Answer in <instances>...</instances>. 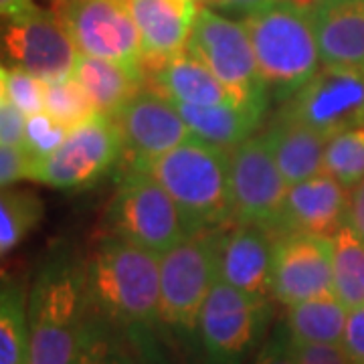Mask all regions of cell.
Here are the masks:
<instances>
[{"label":"cell","instance_id":"cell-1","mask_svg":"<svg viewBox=\"0 0 364 364\" xmlns=\"http://www.w3.org/2000/svg\"><path fill=\"white\" fill-rule=\"evenodd\" d=\"M90 306L87 265L73 253H53L28 289V364H71Z\"/></svg>","mask_w":364,"mask_h":364},{"label":"cell","instance_id":"cell-2","mask_svg":"<svg viewBox=\"0 0 364 364\" xmlns=\"http://www.w3.org/2000/svg\"><path fill=\"white\" fill-rule=\"evenodd\" d=\"M138 168L152 174L172 196L186 235L219 231L235 217L229 150L193 136Z\"/></svg>","mask_w":364,"mask_h":364},{"label":"cell","instance_id":"cell-3","mask_svg":"<svg viewBox=\"0 0 364 364\" xmlns=\"http://www.w3.org/2000/svg\"><path fill=\"white\" fill-rule=\"evenodd\" d=\"M269 95L287 102L322 67L310 4L301 0H265L243 16Z\"/></svg>","mask_w":364,"mask_h":364},{"label":"cell","instance_id":"cell-4","mask_svg":"<svg viewBox=\"0 0 364 364\" xmlns=\"http://www.w3.org/2000/svg\"><path fill=\"white\" fill-rule=\"evenodd\" d=\"M91 306L119 326L160 320V255L107 235L87 263Z\"/></svg>","mask_w":364,"mask_h":364},{"label":"cell","instance_id":"cell-5","mask_svg":"<svg viewBox=\"0 0 364 364\" xmlns=\"http://www.w3.org/2000/svg\"><path fill=\"white\" fill-rule=\"evenodd\" d=\"M105 219L114 237L156 255L166 253L186 237L172 196L152 174L138 166L122 176Z\"/></svg>","mask_w":364,"mask_h":364},{"label":"cell","instance_id":"cell-6","mask_svg":"<svg viewBox=\"0 0 364 364\" xmlns=\"http://www.w3.org/2000/svg\"><path fill=\"white\" fill-rule=\"evenodd\" d=\"M219 231L191 233L160 255V322L182 332L198 328V316L219 279Z\"/></svg>","mask_w":364,"mask_h":364},{"label":"cell","instance_id":"cell-7","mask_svg":"<svg viewBox=\"0 0 364 364\" xmlns=\"http://www.w3.org/2000/svg\"><path fill=\"white\" fill-rule=\"evenodd\" d=\"M186 51L251 104L267 107L269 91L261 77L255 49L243 23L200 6Z\"/></svg>","mask_w":364,"mask_h":364},{"label":"cell","instance_id":"cell-8","mask_svg":"<svg viewBox=\"0 0 364 364\" xmlns=\"http://www.w3.org/2000/svg\"><path fill=\"white\" fill-rule=\"evenodd\" d=\"M122 152L124 140L116 119L97 114L87 124L69 132L55 154L35 160L28 181L65 193L83 191L100 181Z\"/></svg>","mask_w":364,"mask_h":364},{"label":"cell","instance_id":"cell-9","mask_svg":"<svg viewBox=\"0 0 364 364\" xmlns=\"http://www.w3.org/2000/svg\"><path fill=\"white\" fill-rule=\"evenodd\" d=\"M272 314L269 299L215 282L198 316V330L210 364H237L261 338Z\"/></svg>","mask_w":364,"mask_h":364},{"label":"cell","instance_id":"cell-10","mask_svg":"<svg viewBox=\"0 0 364 364\" xmlns=\"http://www.w3.org/2000/svg\"><path fill=\"white\" fill-rule=\"evenodd\" d=\"M55 13L81 55L142 67L144 47L130 0H59Z\"/></svg>","mask_w":364,"mask_h":364},{"label":"cell","instance_id":"cell-11","mask_svg":"<svg viewBox=\"0 0 364 364\" xmlns=\"http://www.w3.org/2000/svg\"><path fill=\"white\" fill-rule=\"evenodd\" d=\"M282 114L326 138L364 126V67L322 65L308 85L287 100Z\"/></svg>","mask_w":364,"mask_h":364},{"label":"cell","instance_id":"cell-12","mask_svg":"<svg viewBox=\"0 0 364 364\" xmlns=\"http://www.w3.org/2000/svg\"><path fill=\"white\" fill-rule=\"evenodd\" d=\"M289 184L267 140L251 136L231 150V195L237 221L255 223L277 233Z\"/></svg>","mask_w":364,"mask_h":364},{"label":"cell","instance_id":"cell-13","mask_svg":"<svg viewBox=\"0 0 364 364\" xmlns=\"http://www.w3.org/2000/svg\"><path fill=\"white\" fill-rule=\"evenodd\" d=\"M2 51L11 65H18L43 81L71 77L79 51L55 11L35 9L4 21Z\"/></svg>","mask_w":364,"mask_h":364},{"label":"cell","instance_id":"cell-14","mask_svg":"<svg viewBox=\"0 0 364 364\" xmlns=\"http://www.w3.org/2000/svg\"><path fill=\"white\" fill-rule=\"evenodd\" d=\"M328 294H334L330 239L299 233L279 235L273 247V298L291 308Z\"/></svg>","mask_w":364,"mask_h":364},{"label":"cell","instance_id":"cell-15","mask_svg":"<svg viewBox=\"0 0 364 364\" xmlns=\"http://www.w3.org/2000/svg\"><path fill=\"white\" fill-rule=\"evenodd\" d=\"M132 166L150 162L193 138L176 105L156 90H142L116 117Z\"/></svg>","mask_w":364,"mask_h":364},{"label":"cell","instance_id":"cell-16","mask_svg":"<svg viewBox=\"0 0 364 364\" xmlns=\"http://www.w3.org/2000/svg\"><path fill=\"white\" fill-rule=\"evenodd\" d=\"M350 191L330 174L291 184L287 191L277 233H299L332 239L346 225Z\"/></svg>","mask_w":364,"mask_h":364},{"label":"cell","instance_id":"cell-17","mask_svg":"<svg viewBox=\"0 0 364 364\" xmlns=\"http://www.w3.org/2000/svg\"><path fill=\"white\" fill-rule=\"evenodd\" d=\"M272 231L255 223L237 221L219 233L217 257L219 279L253 296H272V265L275 239Z\"/></svg>","mask_w":364,"mask_h":364},{"label":"cell","instance_id":"cell-18","mask_svg":"<svg viewBox=\"0 0 364 364\" xmlns=\"http://www.w3.org/2000/svg\"><path fill=\"white\" fill-rule=\"evenodd\" d=\"M144 47V73L186 51L198 16V0H130Z\"/></svg>","mask_w":364,"mask_h":364},{"label":"cell","instance_id":"cell-19","mask_svg":"<svg viewBox=\"0 0 364 364\" xmlns=\"http://www.w3.org/2000/svg\"><path fill=\"white\" fill-rule=\"evenodd\" d=\"M322 65L364 67V0H312Z\"/></svg>","mask_w":364,"mask_h":364},{"label":"cell","instance_id":"cell-20","mask_svg":"<svg viewBox=\"0 0 364 364\" xmlns=\"http://www.w3.org/2000/svg\"><path fill=\"white\" fill-rule=\"evenodd\" d=\"M146 77L152 79L154 90L166 95L174 104L188 105H227L245 104L255 105L233 90H229L221 79L217 77L208 67L195 59L188 51L170 57L168 61L160 63L146 71ZM267 109V107H261Z\"/></svg>","mask_w":364,"mask_h":364},{"label":"cell","instance_id":"cell-21","mask_svg":"<svg viewBox=\"0 0 364 364\" xmlns=\"http://www.w3.org/2000/svg\"><path fill=\"white\" fill-rule=\"evenodd\" d=\"M263 138L289 186L324 172L328 138L304 122L279 114Z\"/></svg>","mask_w":364,"mask_h":364},{"label":"cell","instance_id":"cell-22","mask_svg":"<svg viewBox=\"0 0 364 364\" xmlns=\"http://www.w3.org/2000/svg\"><path fill=\"white\" fill-rule=\"evenodd\" d=\"M71 77L81 85L97 114L116 117L132 97L144 90L146 73L132 67L79 53Z\"/></svg>","mask_w":364,"mask_h":364},{"label":"cell","instance_id":"cell-23","mask_svg":"<svg viewBox=\"0 0 364 364\" xmlns=\"http://www.w3.org/2000/svg\"><path fill=\"white\" fill-rule=\"evenodd\" d=\"M174 105L195 138L229 152L253 136L265 114V109L245 104Z\"/></svg>","mask_w":364,"mask_h":364},{"label":"cell","instance_id":"cell-24","mask_svg":"<svg viewBox=\"0 0 364 364\" xmlns=\"http://www.w3.org/2000/svg\"><path fill=\"white\" fill-rule=\"evenodd\" d=\"M348 310L334 294L287 308L286 330L296 344H342Z\"/></svg>","mask_w":364,"mask_h":364},{"label":"cell","instance_id":"cell-25","mask_svg":"<svg viewBox=\"0 0 364 364\" xmlns=\"http://www.w3.org/2000/svg\"><path fill=\"white\" fill-rule=\"evenodd\" d=\"M334 296L350 312L364 306V241L344 225L330 239Z\"/></svg>","mask_w":364,"mask_h":364},{"label":"cell","instance_id":"cell-26","mask_svg":"<svg viewBox=\"0 0 364 364\" xmlns=\"http://www.w3.org/2000/svg\"><path fill=\"white\" fill-rule=\"evenodd\" d=\"M28 296L13 277H2L0 294V364H28Z\"/></svg>","mask_w":364,"mask_h":364},{"label":"cell","instance_id":"cell-27","mask_svg":"<svg viewBox=\"0 0 364 364\" xmlns=\"http://www.w3.org/2000/svg\"><path fill=\"white\" fill-rule=\"evenodd\" d=\"M43 217L39 196L28 191L4 188L0 196V253H11Z\"/></svg>","mask_w":364,"mask_h":364},{"label":"cell","instance_id":"cell-28","mask_svg":"<svg viewBox=\"0 0 364 364\" xmlns=\"http://www.w3.org/2000/svg\"><path fill=\"white\" fill-rule=\"evenodd\" d=\"M324 172L348 191L364 181V126L348 128L328 138Z\"/></svg>","mask_w":364,"mask_h":364},{"label":"cell","instance_id":"cell-29","mask_svg":"<svg viewBox=\"0 0 364 364\" xmlns=\"http://www.w3.org/2000/svg\"><path fill=\"white\" fill-rule=\"evenodd\" d=\"M45 112L55 117L67 130H75L97 116L85 91L73 77L47 81L45 85Z\"/></svg>","mask_w":364,"mask_h":364},{"label":"cell","instance_id":"cell-30","mask_svg":"<svg viewBox=\"0 0 364 364\" xmlns=\"http://www.w3.org/2000/svg\"><path fill=\"white\" fill-rule=\"evenodd\" d=\"M71 364H134L100 318H90Z\"/></svg>","mask_w":364,"mask_h":364},{"label":"cell","instance_id":"cell-31","mask_svg":"<svg viewBox=\"0 0 364 364\" xmlns=\"http://www.w3.org/2000/svg\"><path fill=\"white\" fill-rule=\"evenodd\" d=\"M47 81L35 77L18 65H2L0 69V100L16 105L25 116L45 112Z\"/></svg>","mask_w":364,"mask_h":364},{"label":"cell","instance_id":"cell-32","mask_svg":"<svg viewBox=\"0 0 364 364\" xmlns=\"http://www.w3.org/2000/svg\"><path fill=\"white\" fill-rule=\"evenodd\" d=\"M67 136H69V130L47 112H39L26 117L25 148L33 160L55 154L63 146Z\"/></svg>","mask_w":364,"mask_h":364},{"label":"cell","instance_id":"cell-33","mask_svg":"<svg viewBox=\"0 0 364 364\" xmlns=\"http://www.w3.org/2000/svg\"><path fill=\"white\" fill-rule=\"evenodd\" d=\"M33 156L26 152L25 146H9L0 144V186L11 188L18 181H25L31 176Z\"/></svg>","mask_w":364,"mask_h":364},{"label":"cell","instance_id":"cell-34","mask_svg":"<svg viewBox=\"0 0 364 364\" xmlns=\"http://www.w3.org/2000/svg\"><path fill=\"white\" fill-rule=\"evenodd\" d=\"M294 356L296 364H354L342 344H296Z\"/></svg>","mask_w":364,"mask_h":364},{"label":"cell","instance_id":"cell-35","mask_svg":"<svg viewBox=\"0 0 364 364\" xmlns=\"http://www.w3.org/2000/svg\"><path fill=\"white\" fill-rule=\"evenodd\" d=\"M26 117L16 105L0 100V144L25 146Z\"/></svg>","mask_w":364,"mask_h":364},{"label":"cell","instance_id":"cell-36","mask_svg":"<svg viewBox=\"0 0 364 364\" xmlns=\"http://www.w3.org/2000/svg\"><path fill=\"white\" fill-rule=\"evenodd\" d=\"M342 348L350 356L354 364H364V306L348 312Z\"/></svg>","mask_w":364,"mask_h":364},{"label":"cell","instance_id":"cell-37","mask_svg":"<svg viewBox=\"0 0 364 364\" xmlns=\"http://www.w3.org/2000/svg\"><path fill=\"white\" fill-rule=\"evenodd\" d=\"M255 364H296L294 346H291V338L287 330L286 334H275L267 342V346L261 350Z\"/></svg>","mask_w":364,"mask_h":364},{"label":"cell","instance_id":"cell-38","mask_svg":"<svg viewBox=\"0 0 364 364\" xmlns=\"http://www.w3.org/2000/svg\"><path fill=\"white\" fill-rule=\"evenodd\" d=\"M346 225L364 241V181L358 182L350 191Z\"/></svg>","mask_w":364,"mask_h":364},{"label":"cell","instance_id":"cell-39","mask_svg":"<svg viewBox=\"0 0 364 364\" xmlns=\"http://www.w3.org/2000/svg\"><path fill=\"white\" fill-rule=\"evenodd\" d=\"M35 9H39L35 4V0H0V13H2L4 21L16 18V16L31 13Z\"/></svg>","mask_w":364,"mask_h":364},{"label":"cell","instance_id":"cell-40","mask_svg":"<svg viewBox=\"0 0 364 364\" xmlns=\"http://www.w3.org/2000/svg\"><path fill=\"white\" fill-rule=\"evenodd\" d=\"M207 4H213V6H219L223 11H229V13H239L245 14L251 13L255 6H259L261 2L265 0H205Z\"/></svg>","mask_w":364,"mask_h":364}]
</instances>
